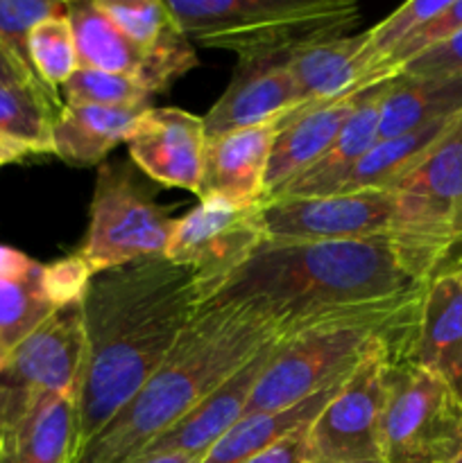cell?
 I'll return each instance as SVG.
<instances>
[{
    "label": "cell",
    "mask_w": 462,
    "mask_h": 463,
    "mask_svg": "<svg viewBox=\"0 0 462 463\" xmlns=\"http://www.w3.org/2000/svg\"><path fill=\"white\" fill-rule=\"evenodd\" d=\"M25 156H30V152H27L23 145H18V143H14V140L0 136V167L9 165V163L23 161Z\"/></svg>",
    "instance_id": "f35d334b"
},
{
    "label": "cell",
    "mask_w": 462,
    "mask_h": 463,
    "mask_svg": "<svg viewBox=\"0 0 462 463\" xmlns=\"http://www.w3.org/2000/svg\"><path fill=\"white\" fill-rule=\"evenodd\" d=\"M367 32L356 36L315 41L276 54L293 75L303 104L329 102L370 86Z\"/></svg>",
    "instance_id": "ffe728a7"
},
{
    "label": "cell",
    "mask_w": 462,
    "mask_h": 463,
    "mask_svg": "<svg viewBox=\"0 0 462 463\" xmlns=\"http://www.w3.org/2000/svg\"><path fill=\"white\" fill-rule=\"evenodd\" d=\"M462 113V77H408L390 80L380 104L379 140L412 134L433 122Z\"/></svg>",
    "instance_id": "603a6c76"
},
{
    "label": "cell",
    "mask_w": 462,
    "mask_h": 463,
    "mask_svg": "<svg viewBox=\"0 0 462 463\" xmlns=\"http://www.w3.org/2000/svg\"><path fill=\"white\" fill-rule=\"evenodd\" d=\"M390 80H380L362 89L356 111L342 127L335 143L326 149L324 156L313 163L308 170H303L297 179L290 181L285 188H281L270 199H306L338 193L351 167L379 143L380 104L388 93Z\"/></svg>",
    "instance_id": "44dd1931"
},
{
    "label": "cell",
    "mask_w": 462,
    "mask_h": 463,
    "mask_svg": "<svg viewBox=\"0 0 462 463\" xmlns=\"http://www.w3.org/2000/svg\"><path fill=\"white\" fill-rule=\"evenodd\" d=\"M456 267H457V271H460V276H462V256H460V258H457Z\"/></svg>",
    "instance_id": "ee69618b"
},
{
    "label": "cell",
    "mask_w": 462,
    "mask_h": 463,
    "mask_svg": "<svg viewBox=\"0 0 462 463\" xmlns=\"http://www.w3.org/2000/svg\"><path fill=\"white\" fill-rule=\"evenodd\" d=\"M199 306L197 276L168 258L113 267L91 280L82 301L86 364L75 452L148 383Z\"/></svg>",
    "instance_id": "7a4b0ae2"
},
{
    "label": "cell",
    "mask_w": 462,
    "mask_h": 463,
    "mask_svg": "<svg viewBox=\"0 0 462 463\" xmlns=\"http://www.w3.org/2000/svg\"><path fill=\"white\" fill-rule=\"evenodd\" d=\"M245 463H311V448H308V425L290 432L281 441L272 443L267 450L249 457Z\"/></svg>",
    "instance_id": "8d00e7d4"
},
{
    "label": "cell",
    "mask_w": 462,
    "mask_h": 463,
    "mask_svg": "<svg viewBox=\"0 0 462 463\" xmlns=\"http://www.w3.org/2000/svg\"><path fill=\"white\" fill-rule=\"evenodd\" d=\"M462 450V398L408 360L388 369L380 457L385 463H447Z\"/></svg>",
    "instance_id": "ba28073f"
},
{
    "label": "cell",
    "mask_w": 462,
    "mask_h": 463,
    "mask_svg": "<svg viewBox=\"0 0 462 463\" xmlns=\"http://www.w3.org/2000/svg\"><path fill=\"white\" fill-rule=\"evenodd\" d=\"M77 398H45L5 443L0 463H71L77 448Z\"/></svg>",
    "instance_id": "cb8c5ba5"
},
{
    "label": "cell",
    "mask_w": 462,
    "mask_h": 463,
    "mask_svg": "<svg viewBox=\"0 0 462 463\" xmlns=\"http://www.w3.org/2000/svg\"><path fill=\"white\" fill-rule=\"evenodd\" d=\"M265 240L261 206L236 208L208 199L175 222L166 258L197 276L204 303L207 294Z\"/></svg>",
    "instance_id": "8fae6325"
},
{
    "label": "cell",
    "mask_w": 462,
    "mask_h": 463,
    "mask_svg": "<svg viewBox=\"0 0 462 463\" xmlns=\"http://www.w3.org/2000/svg\"><path fill=\"white\" fill-rule=\"evenodd\" d=\"M361 93L362 90H356L329 102L302 104L281 116L267 165L265 202L324 156L356 111Z\"/></svg>",
    "instance_id": "ac0fdd59"
},
{
    "label": "cell",
    "mask_w": 462,
    "mask_h": 463,
    "mask_svg": "<svg viewBox=\"0 0 462 463\" xmlns=\"http://www.w3.org/2000/svg\"><path fill=\"white\" fill-rule=\"evenodd\" d=\"M342 463H385L383 459H371V461H342Z\"/></svg>",
    "instance_id": "b9f144b4"
},
{
    "label": "cell",
    "mask_w": 462,
    "mask_h": 463,
    "mask_svg": "<svg viewBox=\"0 0 462 463\" xmlns=\"http://www.w3.org/2000/svg\"><path fill=\"white\" fill-rule=\"evenodd\" d=\"M284 335L267 342L252 360L245 362L231 378H226L216 392L208 393L179 423L163 432L140 457L166 455V452H188V455L197 457L207 455V450L217 439L225 437L240 419H245L254 387L265 371L276 342Z\"/></svg>",
    "instance_id": "e0dca14e"
},
{
    "label": "cell",
    "mask_w": 462,
    "mask_h": 463,
    "mask_svg": "<svg viewBox=\"0 0 462 463\" xmlns=\"http://www.w3.org/2000/svg\"><path fill=\"white\" fill-rule=\"evenodd\" d=\"M148 109H113L66 99L53 127V154L71 165H98L113 147L131 138Z\"/></svg>",
    "instance_id": "7402d4cb"
},
{
    "label": "cell",
    "mask_w": 462,
    "mask_h": 463,
    "mask_svg": "<svg viewBox=\"0 0 462 463\" xmlns=\"http://www.w3.org/2000/svg\"><path fill=\"white\" fill-rule=\"evenodd\" d=\"M14 84H30V86H39V89L50 90L48 86H45L39 77L32 75V72L27 71L16 57H14L12 50L0 41V86H14ZM50 93H54V90H50Z\"/></svg>",
    "instance_id": "74e56055"
},
{
    "label": "cell",
    "mask_w": 462,
    "mask_h": 463,
    "mask_svg": "<svg viewBox=\"0 0 462 463\" xmlns=\"http://www.w3.org/2000/svg\"><path fill=\"white\" fill-rule=\"evenodd\" d=\"M408 77H462V30L399 71Z\"/></svg>",
    "instance_id": "d590c367"
},
{
    "label": "cell",
    "mask_w": 462,
    "mask_h": 463,
    "mask_svg": "<svg viewBox=\"0 0 462 463\" xmlns=\"http://www.w3.org/2000/svg\"><path fill=\"white\" fill-rule=\"evenodd\" d=\"M340 387L342 384H335L326 392L306 398L299 405L274 411V414L245 416L225 437H220L208 448L199 463H245L249 457L267 450L272 443L281 441L294 430L311 425Z\"/></svg>",
    "instance_id": "d4e9b609"
},
{
    "label": "cell",
    "mask_w": 462,
    "mask_h": 463,
    "mask_svg": "<svg viewBox=\"0 0 462 463\" xmlns=\"http://www.w3.org/2000/svg\"><path fill=\"white\" fill-rule=\"evenodd\" d=\"M462 30V0H448L447 7L439 14H435L433 18H428L426 23H421L410 36L401 41L383 61L376 66L374 75H371V84L380 80H390V77H397L406 63H410L412 59L421 57L428 50L438 48L444 41H448L451 36H456Z\"/></svg>",
    "instance_id": "1f68e13d"
},
{
    "label": "cell",
    "mask_w": 462,
    "mask_h": 463,
    "mask_svg": "<svg viewBox=\"0 0 462 463\" xmlns=\"http://www.w3.org/2000/svg\"><path fill=\"white\" fill-rule=\"evenodd\" d=\"M5 360H7V353L0 351V369H3V366H5Z\"/></svg>",
    "instance_id": "7bdbcfd3"
},
{
    "label": "cell",
    "mask_w": 462,
    "mask_h": 463,
    "mask_svg": "<svg viewBox=\"0 0 462 463\" xmlns=\"http://www.w3.org/2000/svg\"><path fill=\"white\" fill-rule=\"evenodd\" d=\"M84 364L82 303L54 312L9 353L0 369V450L45 398L80 396Z\"/></svg>",
    "instance_id": "52a82bcc"
},
{
    "label": "cell",
    "mask_w": 462,
    "mask_h": 463,
    "mask_svg": "<svg viewBox=\"0 0 462 463\" xmlns=\"http://www.w3.org/2000/svg\"><path fill=\"white\" fill-rule=\"evenodd\" d=\"M426 292V289H424ZM424 292L313 321L276 342L245 416L274 414L342 384L379 353L408 360Z\"/></svg>",
    "instance_id": "277c9868"
},
{
    "label": "cell",
    "mask_w": 462,
    "mask_h": 463,
    "mask_svg": "<svg viewBox=\"0 0 462 463\" xmlns=\"http://www.w3.org/2000/svg\"><path fill=\"white\" fill-rule=\"evenodd\" d=\"M451 265L433 244L399 235L265 240L204 303H240L294 333L326 317L415 297Z\"/></svg>",
    "instance_id": "6da1fadb"
},
{
    "label": "cell",
    "mask_w": 462,
    "mask_h": 463,
    "mask_svg": "<svg viewBox=\"0 0 462 463\" xmlns=\"http://www.w3.org/2000/svg\"><path fill=\"white\" fill-rule=\"evenodd\" d=\"M456 118L433 122V125L421 127V129L412 131V134L379 140V143H376L374 147L351 167V172L344 176L338 193L392 188V185L397 184V181L401 179V176L406 175V172L410 170V167L415 165L435 143H438L439 136L451 127V122L456 120Z\"/></svg>",
    "instance_id": "4316f807"
},
{
    "label": "cell",
    "mask_w": 462,
    "mask_h": 463,
    "mask_svg": "<svg viewBox=\"0 0 462 463\" xmlns=\"http://www.w3.org/2000/svg\"><path fill=\"white\" fill-rule=\"evenodd\" d=\"M93 279L95 271L91 269L89 262L80 253H72V256L59 258L50 265H43L41 288H43L45 298L53 303L54 310H63V307L80 306L84 301Z\"/></svg>",
    "instance_id": "e575fe53"
},
{
    "label": "cell",
    "mask_w": 462,
    "mask_h": 463,
    "mask_svg": "<svg viewBox=\"0 0 462 463\" xmlns=\"http://www.w3.org/2000/svg\"><path fill=\"white\" fill-rule=\"evenodd\" d=\"M447 463H462V450H460V452H457V455H456V457H453V459H451V461H447Z\"/></svg>",
    "instance_id": "60d3db41"
},
{
    "label": "cell",
    "mask_w": 462,
    "mask_h": 463,
    "mask_svg": "<svg viewBox=\"0 0 462 463\" xmlns=\"http://www.w3.org/2000/svg\"><path fill=\"white\" fill-rule=\"evenodd\" d=\"M279 120L207 140L197 190L199 202L213 199L236 208L265 203L267 165L279 131Z\"/></svg>",
    "instance_id": "5bb4252c"
},
{
    "label": "cell",
    "mask_w": 462,
    "mask_h": 463,
    "mask_svg": "<svg viewBox=\"0 0 462 463\" xmlns=\"http://www.w3.org/2000/svg\"><path fill=\"white\" fill-rule=\"evenodd\" d=\"M59 109V95L39 86H0V136L23 145L30 154H53Z\"/></svg>",
    "instance_id": "83f0119b"
},
{
    "label": "cell",
    "mask_w": 462,
    "mask_h": 463,
    "mask_svg": "<svg viewBox=\"0 0 462 463\" xmlns=\"http://www.w3.org/2000/svg\"><path fill=\"white\" fill-rule=\"evenodd\" d=\"M401 360L394 353H379L358 366L308 425L311 463L371 461L380 457L388 369Z\"/></svg>",
    "instance_id": "30bf717a"
},
{
    "label": "cell",
    "mask_w": 462,
    "mask_h": 463,
    "mask_svg": "<svg viewBox=\"0 0 462 463\" xmlns=\"http://www.w3.org/2000/svg\"><path fill=\"white\" fill-rule=\"evenodd\" d=\"M127 147L149 179L197 194L207 147L202 118L177 107H149Z\"/></svg>",
    "instance_id": "4fadbf2b"
},
{
    "label": "cell",
    "mask_w": 462,
    "mask_h": 463,
    "mask_svg": "<svg viewBox=\"0 0 462 463\" xmlns=\"http://www.w3.org/2000/svg\"><path fill=\"white\" fill-rule=\"evenodd\" d=\"M408 362L439 375L462 398V276L456 265L426 285Z\"/></svg>",
    "instance_id": "d6986e66"
},
{
    "label": "cell",
    "mask_w": 462,
    "mask_h": 463,
    "mask_svg": "<svg viewBox=\"0 0 462 463\" xmlns=\"http://www.w3.org/2000/svg\"><path fill=\"white\" fill-rule=\"evenodd\" d=\"M392 188L419 206L430 240L457 260L462 249V113Z\"/></svg>",
    "instance_id": "7c38bea8"
},
{
    "label": "cell",
    "mask_w": 462,
    "mask_h": 463,
    "mask_svg": "<svg viewBox=\"0 0 462 463\" xmlns=\"http://www.w3.org/2000/svg\"><path fill=\"white\" fill-rule=\"evenodd\" d=\"M63 12L66 3H53V0L50 3L48 0H0V41L32 75H36L27 50L32 30L45 18Z\"/></svg>",
    "instance_id": "836d02e7"
},
{
    "label": "cell",
    "mask_w": 462,
    "mask_h": 463,
    "mask_svg": "<svg viewBox=\"0 0 462 463\" xmlns=\"http://www.w3.org/2000/svg\"><path fill=\"white\" fill-rule=\"evenodd\" d=\"M448 0H410V3L401 5L397 12L390 14L385 21H380L379 25H374L371 30H367V48L365 54L370 59V86H371V75H374L376 66L401 43L406 36H410L421 23H426L428 18H433L435 14L442 12L447 7Z\"/></svg>",
    "instance_id": "d6a6232c"
},
{
    "label": "cell",
    "mask_w": 462,
    "mask_h": 463,
    "mask_svg": "<svg viewBox=\"0 0 462 463\" xmlns=\"http://www.w3.org/2000/svg\"><path fill=\"white\" fill-rule=\"evenodd\" d=\"M89 231L77 253L95 276L130 262L166 258L175 217L140 188L130 167L104 163L89 208Z\"/></svg>",
    "instance_id": "9c48e42d"
},
{
    "label": "cell",
    "mask_w": 462,
    "mask_h": 463,
    "mask_svg": "<svg viewBox=\"0 0 462 463\" xmlns=\"http://www.w3.org/2000/svg\"><path fill=\"white\" fill-rule=\"evenodd\" d=\"M98 7L143 54V84L152 95L166 93L177 77L197 66L188 36L161 0H98Z\"/></svg>",
    "instance_id": "2e32d148"
},
{
    "label": "cell",
    "mask_w": 462,
    "mask_h": 463,
    "mask_svg": "<svg viewBox=\"0 0 462 463\" xmlns=\"http://www.w3.org/2000/svg\"><path fill=\"white\" fill-rule=\"evenodd\" d=\"M284 335L240 303H204L148 383L72 455L71 463H134L267 342Z\"/></svg>",
    "instance_id": "3957f363"
},
{
    "label": "cell",
    "mask_w": 462,
    "mask_h": 463,
    "mask_svg": "<svg viewBox=\"0 0 462 463\" xmlns=\"http://www.w3.org/2000/svg\"><path fill=\"white\" fill-rule=\"evenodd\" d=\"M68 102L98 104L113 109H148L149 93L136 77L113 75V72L80 68L71 80L63 84Z\"/></svg>",
    "instance_id": "4dcf8cb0"
},
{
    "label": "cell",
    "mask_w": 462,
    "mask_h": 463,
    "mask_svg": "<svg viewBox=\"0 0 462 463\" xmlns=\"http://www.w3.org/2000/svg\"><path fill=\"white\" fill-rule=\"evenodd\" d=\"M188 41L231 50L238 59L274 57L299 45L338 39L361 21L353 0H170Z\"/></svg>",
    "instance_id": "5b68a950"
},
{
    "label": "cell",
    "mask_w": 462,
    "mask_h": 463,
    "mask_svg": "<svg viewBox=\"0 0 462 463\" xmlns=\"http://www.w3.org/2000/svg\"><path fill=\"white\" fill-rule=\"evenodd\" d=\"M43 265L21 276H0V351L9 353L54 315L41 288Z\"/></svg>",
    "instance_id": "f1b7e54d"
},
{
    "label": "cell",
    "mask_w": 462,
    "mask_h": 463,
    "mask_svg": "<svg viewBox=\"0 0 462 463\" xmlns=\"http://www.w3.org/2000/svg\"><path fill=\"white\" fill-rule=\"evenodd\" d=\"M267 240H362L399 235L430 240L419 206L394 188L358 190L306 199H270L261 206Z\"/></svg>",
    "instance_id": "8992f818"
},
{
    "label": "cell",
    "mask_w": 462,
    "mask_h": 463,
    "mask_svg": "<svg viewBox=\"0 0 462 463\" xmlns=\"http://www.w3.org/2000/svg\"><path fill=\"white\" fill-rule=\"evenodd\" d=\"M199 459H202V457L188 455V452H166V455L140 457V459L134 463H199Z\"/></svg>",
    "instance_id": "ab89813d"
},
{
    "label": "cell",
    "mask_w": 462,
    "mask_h": 463,
    "mask_svg": "<svg viewBox=\"0 0 462 463\" xmlns=\"http://www.w3.org/2000/svg\"><path fill=\"white\" fill-rule=\"evenodd\" d=\"M68 21L75 36L80 68L130 75L143 84L145 59L131 41L109 21L98 3H66ZM145 86V84H143Z\"/></svg>",
    "instance_id": "484cf974"
},
{
    "label": "cell",
    "mask_w": 462,
    "mask_h": 463,
    "mask_svg": "<svg viewBox=\"0 0 462 463\" xmlns=\"http://www.w3.org/2000/svg\"><path fill=\"white\" fill-rule=\"evenodd\" d=\"M27 50H30L36 77L54 93H57V86L66 84L80 71L75 36H72V25L66 12L41 21L32 30Z\"/></svg>",
    "instance_id": "f546056e"
},
{
    "label": "cell",
    "mask_w": 462,
    "mask_h": 463,
    "mask_svg": "<svg viewBox=\"0 0 462 463\" xmlns=\"http://www.w3.org/2000/svg\"><path fill=\"white\" fill-rule=\"evenodd\" d=\"M302 104L303 98L293 75L285 71L276 54L238 59L231 84L202 118L204 134L207 140H213L231 131L265 125L279 120Z\"/></svg>",
    "instance_id": "9a60e30c"
}]
</instances>
